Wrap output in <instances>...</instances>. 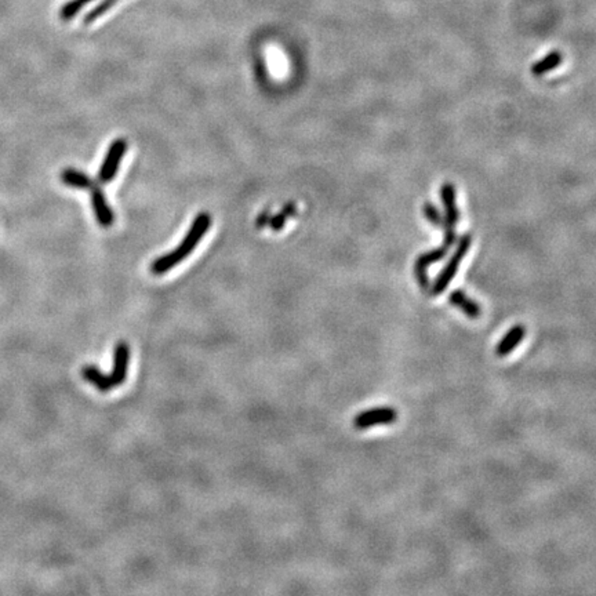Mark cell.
<instances>
[{
  "label": "cell",
  "mask_w": 596,
  "mask_h": 596,
  "mask_svg": "<svg viewBox=\"0 0 596 596\" xmlns=\"http://www.w3.org/2000/svg\"><path fill=\"white\" fill-rule=\"evenodd\" d=\"M270 220H271V213L268 210L262 211V213L258 215L257 221H255V227H257V229H262V228H265V225H268Z\"/></svg>",
  "instance_id": "2e32d148"
},
{
  "label": "cell",
  "mask_w": 596,
  "mask_h": 596,
  "mask_svg": "<svg viewBox=\"0 0 596 596\" xmlns=\"http://www.w3.org/2000/svg\"><path fill=\"white\" fill-rule=\"evenodd\" d=\"M424 214H425L426 220L431 224H433L436 227H440V228L445 225V220H443L440 211L438 210V208L433 206L432 203H425L424 205Z\"/></svg>",
  "instance_id": "9a60e30c"
},
{
  "label": "cell",
  "mask_w": 596,
  "mask_h": 596,
  "mask_svg": "<svg viewBox=\"0 0 596 596\" xmlns=\"http://www.w3.org/2000/svg\"><path fill=\"white\" fill-rule=\"evenodd\" d=\"M562 61H563V57L559 51H551L543 60L537 61L531 67V73L535 76H541L550 70H557L561 65Z\"/></svg>",
  "instance_id": "8fae6325"
},
{
  "label": "cell",
  "mask_w": 596,
  "mask_h": 596,
  "mask_svg": "<svg viewBox=\"0 0 596 596\" xmlns=\"http://www.w3.org/2000/svg\"><path fill=\"white\" fill-rule=\"evenodd\" d=\"M61 181L64 185L70 186L72 189H79V191H90L93 186L97 185V182L89 175L73 167L63 170Z\"/></svg>",
  "instance_id": "9c48e42d"
},
{
  "label": "cell",
  "mask_w": 596,
  "mask_h": 596,
  "mask_svg": "<svg viewBox=\"0 0 596 596\" xmlns=\"http://www.w3.org/2000/svg\"><path fill=\"white\" fill-rule=\"evenodd\" d=\"M90 202H91L93 213L99 225L103 228H110L115 222V214L112 208L108 205L106 194L101 189V185L97 184L96 186L90 189Z\"/></svg>",
  "instance_id": "8992f818"
},
{
  "label": "cell",
  "mask_w": 596,
  "mask_h": 596,
  "mask_svg": "<svg viewBox=\"0 0 596 596\" xmlns=\"http://www.w3.org/2000/svg\"><path fill=\"white\" fill-rule=\"evenodd\" d=\"M449 303L452 305L457 307L462 314L471 317V319H478L482 315V308L481 305L471 300L467 293H464L462 290H455L450 296H449Z\"/></svg>",
  "instance_id": "30bf717a"
},
{
  "label": "cell",
  "mask_w": 596,
  "mask_h": 596,
  "mask_svg": "<svg viewBox=\"0 0 596 596\" xmlns=\"http://www.w3.org/2000/svg\"><path fill=\"white\" fill-rule=\"evenodd\" d=\"M119 0H103L99 6H96L91 11H89L84 18H83V24L84 25H91L94 24L97 20H100L103 15H106V13L118 3Z\"/></svg>",
  "instance_id": "4fadbf2b"
},
{
  "label": "cell",
  "mask_w": 596,
  "mask_h": 596,
  "mask_svg": "<svg viewBox=\"0 0 596 596\" xmlns=\"http://www.w3.org/2000/svg\"><path fill=\"white\" fill-rule=\"evenodd\" d=\"M130 360V348L125 341H119L113 355V370L109 374H104L96 366H84L82 369V377L96 386L101 392L112 391L126 381L127 370Z\"/></svg>",
  "instance_id": "7a4b0ae2"
},
{
  "label": "cell",
  "mask_w": 596,
  "mask_h": 596,
  "mask_svg": "<svg viewBox=\"0 0 596 596\" xmlns=\"http://www.w3.org/2000/svg\"><path fill=\"white\" fill-rule=\"evenodd\" d=\"M126 152H127V141L125 139H116L110 142L97 176V182L100 185H106L115 179Z\"/></svg>",
  "instance_id": "277c9868"
},
{
  "label": "cell",
  "mask_w": 596,
  "mask_h": 596,
  "mask_svg": "<svg viewBox=\"0 0 596 596\" xmlns=\"http://www.w3.org/2000/svg\"><path fill=\"white\" fill-rule=\"evenodd\" d=\"M526 336V327L524 324H516L514 327H511L507 334L500 340V343L495 347V355L500 357H505L508 355H511V352L514 351L525 338Z\"/></svg>",
  "instance_id": "ba28073f"
},
{
  "label": "cell",
  "mask_w": 596,
  "mask_h": 596,
  "mask_svg": "<svg viewBox=\"0 0 596 596\" xmlns=\"http://www.w3.org/2000/svg\"><path fill=\"white\" fill-rule=\"evenodd\" d=\"M440 198L445 206V228L456 229L457 222L459 218L456 202V188L455 185L446 182L440 188Z\"/></svg>",
  "instance_id": "52a82bcc"
},
{
  "label": "cell",
  "mask_w": 596,
  "mask_h": 596,
  "mask_svg": "<svg viewBox=\"0 0 596 596\" xmlns=\"http://www.w3.org/2000/svg\"><path fill=\"white\" fill-rule=\"evenodd\" d=\"M398 419V413L393 407H376L359 413L353 419V426L359 431H364L377 425H391Z\"/></svg>",
  "instance_id": "5b68a950"
},
{
  "label": "cell",
  "mask_w": 596,
  "mask_h": 596,
  "mask_svg": "<svg viewBox=\"0 0 596 596\" xmlns=\"http://www.w3.org/2000/svg\"><path fill=\"white\" fill-rule=\"evenodd\" d=\"M91 1L93 0H70L68 3H65L61 7V11H60L61 20L63 21H70V20H72L73 17H76L82 11V8L84 6H87Z\"/></svg>",
  "instance_id": "5bb4252c"
},
{
  "label": "cell",
  "mask_w": 596,
  "mask_h": 596,
  "mask_svg": "<svg viewBox=\"0 0 596 596\" xmlns=\"http://www.w3.org/2000/svg\"><path fill=\"white\" fill-rule=\"evenodd\" d=\"M211 221H213V218H211L209 213H206V211L199 213L195 217L191 228L188 229L186 235L184 236V239L181 241L179 246L176 247L175 250L158 257L151 264V272L156 277L165 275L169 271H172L173 268H176L177 265L181 264L185 258H188L192 254V251L201 243V241L203 239L206 232L209 231V228L211 227Z\"/></svg>",
  "instance_id": "6da1fadb"
},
{
  "label": "cell",
  "mask_w": 596,
  "mask_h": 596,
  "mask_svg": "<svg viewBox=\"0 0 596 596\" xmlns=\"http://www.w3.org/2000/svg\"><path fill=\"white\" fill-rule=\"evenodd\" d=\"M296 211L297 210H296V205L294 203H287L278 214L271 215V220H270L268 225L271 227V229L274 232H279V231L283 229V227L286 225L287 220L296 214Z\"/></svg>",
  "instance_id": "7c38bea8"
},
{
  "label": "cell",
  "mask_w": 596,
  "mask_h": 596,
  "mask_svg": "<svg viewBox=\"0 0 596 596\" xmlns=\"http://www.w3.org/2000/svg\"><path fill=\"white\" fill-rule=\"evenodd\" d=\"M471 243H472V236L469 234L464 235L459 239V242L457 245L456 251L453 253L452 258L449 260V262L446 264V267L439 272L438 278L435 279L433 284L431 286V294L433 297L440 296L449 287L450 281L455 279V277L457 275V271L459 268V262L465 258V255H467V253H468V250L471 247Z\"/></svg>",
  "instance_id": "3957f363"
}]
</instances>
